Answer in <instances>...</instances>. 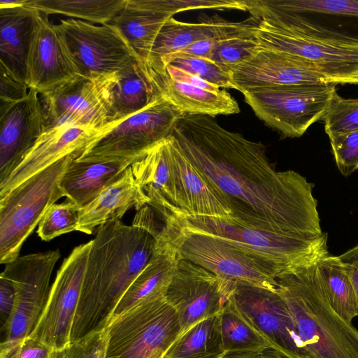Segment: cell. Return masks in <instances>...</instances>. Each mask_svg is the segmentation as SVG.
Here are the masks:
<instances>
[{"label": "cell", "mask_w": 358, "mask_h": 358, "mask_svg": "<svg viewBox=\"0 0 358 358\" xmlns=\"http://www.w3.org/2000/svg\"><path fill=\"white\" fill-rule=\"evenodd\" d=\"M78 150L31 176L0 198V263L19 257L22 246L48 209L64 194L59 182Z\"/></svg>", "instance_id": "obj_5"}, {"label": "cell", "mask_w": 358, "mask_h": 358, "mask_svg": "<svg viewBox=\"0 0 358 358\" xmlns=\"http://www.w3.org/2000/svg\"><path fill=\"white\" fill-rule=\"evenodd\" d=\"M343 263L344 264V268L346 272L348 273L352 282L358 307V268L352 264L344 262Z\"/></svg>", "instance_id": "obj_48"}, {"label": "cell", "mask_w": 358, "mask_h": 358, "mask_svg": "<svg viewBox=\"0 0 358 358\" xmlns=\"http://www.w3.org/2000/svg\"><path fill=\"white\" fill-rule=\"evenodd\" d=\"M230 76L236 90L242 94L271 86L334 83L303 59L260 47L250 58L236 66Z\"/></svg>", "instance_id": "obj_19"}, {"label": "cell", "mask_w": 358, "mask_h": 358, "mask_svg": "<svg viewBox=\"0 0 358 358\" xmlns=\"http://www.w3.org/2000/svg\"><path fill=\"white\" fill-rule=\"evenodd\" d=\"M220 319L226 353L275 348L238 313L227 299L220 314Z\"/></svg>", "instance_id": "obj_35"}, {"label": "cell", "mask_w": 358, "mask_h": 358, "mask_svg": "<svg viewBox=\"0 0 358 358\" xmlns=\"http://www.w3.org/2000/svg\"><path fill=\"white\" fill-rule=\"evenodd\" d=\"M223 358H292L275 348L253 351L226 353Z\"/></svg>", "instance_id": "obj_47"}, {"label": "cell", "mask_w": 358, "mask_h": 358, "mask_svg": "<svg viewBox=\"0 0 358 358\" xmlns=\"http://www.w3.org/2000/svg\"><path fill=\"white\" fill-rule=\"evenodd\" d=\"M336 166L344 176L358 169V131L329 138Z\"/></svg>", "instance_id": "obj_40"}, {"label": "cell", "mask_w": 358, "mask_h": 358, "mask_svg": "<svg viewBox=\"0 0 358 358\" xmlns=\"http://www.w3.org/2000/svg\"><path fill=\"white\" fill-rule=\"evenodd\" d=\"M227 300L276 349L292 358H309L288 307L277 290L239 282H227Z\"/></svg>", "instance_id": "obj_16"}, {"label": "cell", "mask_w": 358, "mask_h": 358, "mask_svg": "<svg viewBox=\"0 0 358 358\" xmlns=\"http://www.w3.org/2000/svg\"><path fill=\"white\" fill-rule=\"evenodd\" d=\"M316 266L332 308L345 322L352 324L358 316L355 290L343 262L329 253L318 259Z\"/></svg>", "instance_id": "obj_33"}, {"label": "cell", "mask_w": 358, "mask_h": 358, "mask_svg": "<svg viewBox=\"0 0 358 358\" xmlns=\"http://www.w3.org/2000/svg\"><path fill=\"white\" fill-rule=\"evenodd\" d=\"M316 261L290 268L276 278L297 335L309 358H358V330L331 306Z\"/></svg>", "instance_id": "obj_3"}, {"label": "cell", "mask_w": 358, "mask_h": 358, "mask_svg": "<svg viewBox=\"0 0 358 358\" xmlns=\"http://www.w3.org/2000/svg\"><path fill=\"white\" fill-rule=\"evenodd\" d=\"M144 66L137 59L117 72L112 123L143 110L159 97Z\"/></svg>", "instance_id": "obj_31"}, {"label": "cell", "mask_w": 358, "mask_h": 358, "mask_svg": "<svg viewBox=\"0 0 358 358\" xmlns=\"http://www.w3.org/2000/svg\"><path fill=\"white\" fill-rule=\"evenodd\" d=\"M352 84H358V76L353 80Z\"/></svg>", "instance_id": "obj_51"}, {"label": "cell", "mask_w": 358, "mask_h": 358, "mask_svg": "<svg viewBox=\"0 0 358 358\" xmlns=\"http://www.w3.org/2000/svg\"><path fill=\"white\" fill-rule=\"evenodd\" d=\"M55 27L78 76L94 78L110 74L137 59L110 22L95 24L67 17L59 20Z\"/></svg>", "instance_id": "obj_12"}, {"label": "cell", "mask_w": 358, "mask_h": 358, "mask_svg": "<svg viewBox=\"0 0 358 358\" xmlns=\"http://www.w3.org/2000/svg\"><path fill=\"white\" fill-rule=\"evenodd\" d=\"M51 352L47 345L28 336L17 341L1 342L0 358H48Z\"/></svg>", "instance_id": "obj_42"}, {"label": "cell", "mask_w": 358, "mask_h": 358, "mask_svg": "<svg viewBox=\"0 0 358 358\" xmlns=\"http://www.w3.org/2000/svg\"><path fill=\"white\" fill-rule=\"evenodd\" d=\"M166 65H171L195 75L219 88L236 90L230 73L210 59L173 55L164 62L161 69L153 71L162 70Z\"/></svg>", "instance_id": "obj_37"}, {"label": "cell", "mask_w": 358, "mask_h": 358, "mask_svg": "<svg viewBox=\"0 0 358 358\" xmlns=\"http://www.w3.org/2000/svg\"><path fill=\"white\" fill-rule=\"evenodd\" d=\"M160 231L126 225L119 219L110 220L96 229L71 343L108 326L122 296L152 257Z\"/></svg>", "instance_id": "obj_2"}, {"label": "cell", "mask_w": 358, "mask_h": 358, "mask_svg": "<svg viewBox=\"0 0 358 358\" xmlns=\"http://www.w3.org/2000/svg\"><path fill=\"white\" fill-rule=\"evenodd\" d=\"M184 115L159 96L143 110L111 124L84 148L78 157L141 156L172 135Z\"/></svg>", "instance_id": "obj_13"}, {"label": "cell", "mask_w": 358, "mask_h": 358, "mask_svg": "<svg viewBox=\"0 0 358 358\" xmlns=\"http://www.w3.org/2000/svg\"><path fill=\"white\" fill-rule=\"evenodd\" d=\"M66 350L52 351L48 358H65Z\"/></svg>", "instance_id": "obj_50"}, {"label": "cell", "mask_w": 358, "mask_h": 358, "mask_svg": "<svg viewBox=\"0 0 358 358\" xmlns=\"http://www.w3.org/2000/svg\"><path fill=\"white\" fill-rule=\"evenodd\" d=\"M167 219L185 230L221 240L275 265L282 272L329 254L324 232L316 236L275 234L248 227L233 220L205 216L171 215Z\"/></svg>", "instance_id": "obj_4"}, {"label": "cell", "mask_w": 358, "mask_h": 358, "mask_svg": "<svg viewBox=\"0 0 358 358\" xmlns=\"http://www.w3.org/2000/svg\"><path fill=\"white\" fill-rule=\"evenodd\" d=\"M148 200L136 182L129 166L113 184L80 208L77 231L92 234L108 221L120 220L131 208L139 210Z\"/></svg>", "instance_id": "obj_29"}, {"label": "cell", "mask_w": 358, "mask_h": 358, "mask_svg": "<svg viewBox=\"0 0 358 358\" xmlns=\"http://www.w3.org/2000/svg\"><path fill=\"white\" fill-rule=\"evenodd\" d=\"M257 24L258 20L252 16L243 21L231 22L216 15L199 22H181L172 17L159 32L145 66L158 69L169 56L196 41L255 36Z\"/></svg>", "instance_id": "obj_22"}, {"label": "cell", "mask_w": 358, "mask_h": 358, "mask_svg": "<svg viewBox=\"0 0 358 358\" xmlns=\"http://www.w3.org/2000/svg\"><path fill=\"white\" fill-rule=\"evenodd\" d=\"M59 250L19 256L6 264L0 276L10 280L15 289V301L5 327L3 343L22 340L31 334L48 299L50 281Z\"/></svg>", "instance_id": "obj_14"}, {"label": "cell", "mask_w": 358, "mask_h": 358, "mask_svg": "<svg viewBox=\"0 0 358 358\" xmlns=\"http://www.w3.org/2000/svg\"><path fill=\"white\" fill-rule=\"evenodd\" d=\"M172 136L234 222L275 234H323L314 184L296 171H277L262 143L201 115H185Z\"/></svg>", "instance_id": "obj_1"}, {"label": "cell", "mask_w": 358, "mask_h": 358, "mask_svg": "<svg viewBox=\"0 0 358 358\" xmlns=\"http://www.w3.org/2000/svg\"><path fill=\"white\" fill-rule=\"evenodd\" d=\"M145 69L159 96L184 115L214 117L240 112L238 102L225 90H208L176 80L164 69Z\"/></svg>", "instance_id": "obj_28"}, {"label": "cell", "mask_w": 358, "mask_h": 358, "mask_svg": "<svg viewBox=\"0 0 358 358\" xmlns=\"http://www.w3.org/2000/svg\"><path fill=\"white\" fill-rule=\"evenodd\" d=\"M92 240L76 247L57 271L43 311L31 334L52 351L71 343Z\"/></svg>", "instance_id": "obj_15"}, {"label": "cell", "mask_w": 358, "mask_h": 358, "mask_svg": "<svg viewBox=\"0 0 358 358\" xmlns=\"http://www.w3.org/2000/svg\"><path fill=\"white\" fill-rule=\"evenodd\" d=\"M101 133L71 126L46 129L7 180L0 185V198L57 161L78 150L83 151Z\"/></svg>", "instance_id": "obj_23"}, {"label": "cell", "mask_w": 358, "mask_h": 358, "mask_svg": "<svg viewBox=\"0 0 358 358\" xmlns=\"http://www.w3.org/2000/svg\"><path fill=\"white\" fill-rule=\"evenodd\" d=\"M106 329V358H163L181 333L178 315L164 296L112 319Z\"/></svg>", "instance_id": "obj_6"}, {"label": "cell", "mask_w": 358, "mask_h": 358, "mask_svg": "<svg viewBox=\"0 0 358 358\" xmlns=\"http://www.w3.org/2000/svg\"><path fill=\"white\" fill-rule=\"evenodd\" d=\"M255 38L261 48L279 51L310 63L336 84L358 76V43L320 38L258 19Z\"/></svg>", "instance_id": "obj_11"}, {"label": "cell", "mask_w": 358, "mask_h": 358, "mask_svg": "<svg viewBox=\"0 0 358 358\" xmlns=\"http://www.w3.org/2000/svg\"><path fill=\"white\" fill-rule=\"evenodd\" d=\"M37 10L0 7V63L27 83V62Z\"/></svg>", "instance_id": "obj_30"}, {"label": "cell", "mask_w": 358, "mask_h": 358, "mask_svg": "<svg viewBox=\"0 0 358 358\" xmlns=\"http://www.w3.org/2000/svg\"><path fill=\"white\" fill-rule=\"evenodd\" d=\"M141 156L77 157L71 161L63 173L60 187L68 201L83 208L115 182Z\"/></svg>", "instance_id": "obj_24"}, {"label": "cell", "mask_w": 358, "mask_h": 358, "mask_svg": "<svg viewBox=\"0 0 358 358\" xmlns=\"http://www.w3.org/2000/svg\"><path fill=\"white\" fill-rule=\"evenodd\" d=\"M180 259L191 262L220 279L277 290L276 278L282 271L275 265L251 256L214 237L180 228L165 220Z\"/></svg>", "instance_id": "obj_8"}, {"label": "cell", "mask_w": 358, "mask_h": 358, "mask_svg": "<svg viewBox=\"0 0 358 358\" xmlns=\"http://www.w3.org/2000/svg\"><path fill=\"white\" fill-rule=\"evenodd\" d=\"M164 140L146 151L131 167L136 183L148 200V205L165 220L171 215H182L183 213Z\"/></svg>", "instance_id": "obj_26"}, {"label": "cell", "mask_w": 358, "mask_h": 358, "mask_svg": "<svg viewBox=\"0 0 358 358\" xmlns=\"http://www.w3.org/2000/svg\"><path fill=\"white\" fill-rule=\"evenodd\" d=\"M220 315L203 320L180 334L163 358H223Z\"/></svg>", "instance_id": "obj_32"}, {"label": "cell", "mask_w": 358, "mask_h": 358, "mask_svg": "<svg viewBox=\"0 0 358 358\" xmlns=\"http://www.w3.org/2000/svg\"><path fill=\"white\" fill-rule=\"evenodd\" d=\"M259 48L255 36L223 39L217 43L210 59L230 73L236 66L250 58Z\"/></svg>", "instance_id": "obj_38"}, {"label": "cell", "mask_w": 358, "mask_h": 358, "mask_svg": "<svg viewBox=\"0 0 358 358\" xmlns=\"http://www.w3.org/2000/svg\"><path fill=\"white\" fill-rule=\"evenodd\" d=\"M46 130L40 94L30 89L22 100L0 108V185Z\"/></svg>", "instance_id": "obj_20"}, {"label": "cell", "mask_w": 358, "mask_h": 358, "mask_svg": "<svg viewBox=\"0 0 358 358\" xmlns=\"http://www.w3.org/2000/svg\"><path fill=\"white\" fill-rule=\"evenodd\" d=\"M80 208L67 199L52 205L41 220L36 231L38 237L50 241L62 234L77 231Z\"/></svg>", "instance_id": "obj_36"}, {"label": "cell", "mask_w": 358, "mask_h": 358, "mask_svg": "<svg viewBox=\"0 0 358 358\" xmlns=\"http://www.w3.org/2000/svg\"><path fill=\"white\" fill-rule=\"evenodd\" d=\"M117 72L94 78L77 76L49 92L40 94L46 129L71 126L103 133L113 124Z\"/></svg>", "instance_id": "obj_10"}, {"label": "cell", "mask_w": 358, "mask_h": 358, "mask_svg": "<svg viewBox=\"0 0 358 358\" xmlns=\"http://www.w3.org/2000/svg\"><path fill=\"white\" fill-rule=\"evenodd\" d=\"M164 142L173 169L182 215L233 220L231 210L186 158L174 137L171 135Z\"/></svg>", "instance_id": "obj_27"}, {"label": "cell", "mask_w": 358, "mask_h": 358, "mask_svg": "<svg viewBox=\"0 0 358 358\" xmlns=\"http://www.w3.org/2000/svg\"><path fill=\"white\" fill-rule=\"evenodd\" d=\"M163 69L166 71L167 74L171 78L176 80L188 83L211 91H217L220 90V88L218 87L203 80L202 78L171 65H166Z\"/></svg>", "instance_id": "obj_45"}, {"label": "cell", "mask_w": 358, "mask_h": 358, "mask_svg": "<svg viewBox=\"0 0 358 358\" xmlns=\"http://www.w3.org/2000/svg\"><path fill=\"white\" fill-rule=\"evenodd\" d=\"M180 260L173 237L164 226L156 237L152 257L122 296L111 320L139 304L164 297Z\"/></svg>", "instance_id": "obj_25"}, {"label": "cell", "mask_w": 358, "mask_h": 358, "mask_svg": "<svg viewBox=\"0 0 358 358\" xmlns=\"http://www.w3.org/2000/svg\"><path fill=\"white\" fill-rule=\"evenodd\" d=\"M322 120L329 138L358 131V99H344L336 94Z\"/></svg>", "instance_id": "obj_39"}, {"label": "cell", "mask_w": 358, "mask_h": 358, "mask_svg": "<svg viewBox=\"0 0 358 358\" xmlns=\"http://www.w3.org/2000/svg\"><path fill=\"white\" fill-rule=\"evenodd\" d=\"M106 346L105 328L71 342L65 349V358H106Z\"/></svg>", "instance_id": "obj_41"}, {"label": "cell", "mask_w": 358, "mask_h": 358, "mask_svg": "<svg viewBox=\"0 0 358 358\" xmlns=\"http://www.w3.org/2000/svg\"><path fill=\"white\" fill-rule=\"evenodd\" d=\"M336 83L271 86L243 93L245 102L267 126L284 137L301 136L323 120L337 94Z\"/></svg>", "instance_id": "obj_7"}, {"label": "cell", "mask_w": 358, "mask_h": 358, "mask_svg": "<svg viewBox=\"0 0 358 358\" xmlns=\"http://www.w3.org/2000/svg\"><path fill=\"white\" fill-rule=\"evenodd\" d=\"M338 257L343 262L352 264L358 268V245Z\"/></svg>", "instance_id": "obj_49"}, {"label": "cell", "mask_w": 358, "mask_h": 358, "mask_svg": "<svg viewBox=\"0 0 358 358\" xmlns=\"http://www.w3.org/2000/svg\"><path fill=\"white\" fill-rule=\"evenodd\" d=\"M219 41H220V40L207 39V40L196 41V42L188 45L187 47L185 48L182 50L178 52H176L173 55H187V56H192V57H198L210 59L212 52H213V49L215 48L217 43ZM171 55H170V56H171ZM170 56H169V57H170ZM166 59H164V62ZM164 62H162L161 66L158 69H161ZM158 69H155V70H158Z\"/></svg>", "instance_id": "obj_46"}, {"label": "cell", "mask_w": 358, "mask_h": 358, "mask_svg": "<svg viewBox=\"0 0 358 358\" xmlns=\"http://www.w3.org/2000/svg\"><path fill=\"white\" fill-rule=\"evenodd\" d=\"M77 76L55 24L37 10L27 62V85L43 94Z\"/></svg>", "instance_id": "obj_21"}, {"label": "cell", "mask_w": 358, "mask_h": 358, "mask_svg": "<svg viewBox=\"0 0 358 358\" xmlns=\"http://www.w3.org/2000/svg\"><path fill=\"white\" fill-rule=\"evenodd\" d=\"M127 0H26L25 6L45 15L60 14L95 24L110 23Z\"/></svg>", "instance_id": "obj_34"}, {"label": "cell", "mask_w": 358, "mask_h": 358, "mask_svg": "<svg viewBox=\"0 0 358 358\" xmlns=\"http://www.w3.org/2000/svg\"><path fill=\"white\" fill-rule=\"evenodd\" d=\"M253 11L305 34L358 43V0H259Z\"/></svg>", "instance_id": "obj_9"}, {"label": "cell", "mask_w": 358, "mask_h": 358, "mask_svg": "<svg viewBox=\"0 0 358 358\" xmlns=\"http://www.w3.org/2000/svg\"><path fill=\"white\" fill-rule=\"evenodd\" d=\"M15 289L12 282L0 276V318L1 329H5L13 311Z\"/></svg>", "instance_id": "obj_44"}, {"label": "cell", "mask_w": 358, "mask_h": 358, "mask_svg": "<svg viewBox=\"0 0 358 358\" xmlns=\"http://www.w3.org/2000/svg\"><path fill=\"white\" fill-rule=\"evenodd\" d=\"M198 9L245 11L236 0H127L110 22L121 32L138 61L146 66L157 36L175 14Z\"/></svg>", "instance_id": "obj_17"}, {"label": "cell", "mask_w": 358, "mask_h": 358, "mask_svg": "<svg viewBox=\"0 0 358 358\" xmlns=\"http://www.w3.org/2000/svg\"><path fill=\"white\" fill-rule=\"evenodd\" d=\"M30 88L0 63V108L6 107L24 99Z\"/></svg>", "instance_id": "obj_43"}, {"label": "cell", "mask_w": 358, "mask_h": 358, "mask_svg": "<svg viewBox=\"0 0 358 358\" xmlns=\"http://www.w3.org/2000/svg\"><path fill=\"white\" fill-rule=\"evenodd\" d=\"M164 298L178 315L182 334L196 323L220 314L227 299V285L205 268L180 259Z\"/></svg>", "instance_id": "obj_18"}]
</instances>
